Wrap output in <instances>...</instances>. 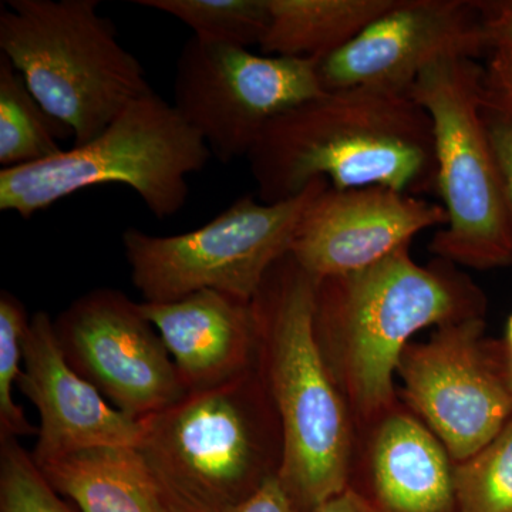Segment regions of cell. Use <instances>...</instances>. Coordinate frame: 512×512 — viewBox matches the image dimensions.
Segmentation results:
<instances>
[{"mask_svg": "<svg viewBox=\"0 0 512 512\" xmlns=\"http://www.w3.org/2000/svg\"><path fill=\"white\" fill-rule=\"evenodd\" d=\"M247 158L265 204L296 197L319 178L338 190L437 191L433 126L407 93L320 94L272 120Z\"/></svg>", "mask_w": 512, "mask_h": 512, "instance_id": "obj_1", "label": "cell"}, {"mask_svg": "<svg viewBox=\"0 0 512 512\" xmlns=\"http://www.w3.org/2000/svg\"><path fill=\"white\" fill-rule=\"evenodd\" d=\"M484 292L457 265L413 261L409 247L345 276L316 281V339L330 375L363 421L394 409V372L429 326L484 318Z\"/></svg>", "mask_w": 512, "mask_h": 512, "instance_id": "obj_2", "label": "cell"}, {"mask_svg": "<svg viewBox=\"0 0 512 512\" xmlns=\"http://www.w3.org/2000/svg\"><path fill=\"white\" fill-rule=\"evenodd\" d=\"M316 281L291 254L272 266L254 306L256 372L278 413V480L296 512H316L349 487L352 427L345 397L316 339Z\"/></svg>", "mask_w": 512, "mask_h": 512, "instance_id": "obj_3", "label": "cell"}, {"mask_svg": "<svg viewBox=\"0 0 512 512\" xmlns=\"http://www.w3.org/2000/svg\"><path fill=\"white\" fill-rule=\"evenodd\" d=\"M138 451L167 512H225L278 476V413L256 367L140 420Z\"/></svg>", "mask_w": 512, "mask_h": 512, "instance_id": "obj_4", "label": "cell"}, {"mask_svg": "<svg viewBox=\"0 0 512 512\" xmlns=\"http://www.w3.org/2000/svg\"><path fill=\"white\" fill-rule=\"evenodd\" d=\"M97 0H8L0 12V55L30 92L89 143L133 103L153 93L143 64L117 39Z\"/></svg>", "mask_w": 512, "mask_h": 512, "instance_id": "obj_5", "label": "cell"}, {"mask_svg": "<svg viewBox=\"0 0 512 512\" xmlns=\"http://www.w3.org/2000/svg\"><path fill=\"white\" fill-rule=\"evenodd\" d=\"M212 157L204 140L156 92L128 104L99 136L42 163L0 170V210L30 220L103 184L131 188L158 218L183 210L188 177Z\"/></svg>", "mask_w": 512, "mask_h": 512, "instance_id": "obj_6", "label": "cell"}, {"mask_svg": "<svg viewBox=\"0 0 512 512\" xmlns=\"http://www.w3.org/2000/svg\"><path fill=\"white\" fill-rule=\"evenodd\" d=\"M484 90L476 59L439 60L410 90L433 126L437 192L448 218L430 252L477 271L512 265V214L481 116Z\"/></svg>", "mask_w": 512, "mask_h": 512, "instance_id": "obj_7", "label": "cell"}, {"mask_svg": "<svg viewBox=\"0 0 512 512\" xmlns=\"http://www.w3.org/2000/svg\"><path fill=\"white\" fill-rule=\"evenodd\" d=\"M329 185L319 178L275 204L244 195L184 234L158 237L128 228L121 242L131 282L147 303L173 302L204 289L252 301L272 266L291 252L303 214Z\"/></svg>", "mask_w": 512, "mask_h": 512, "instance_id": "obj_8", "label": "cell"}, {"mask_svg": "<svg viewBox=\"0 0 512 512\" xmlns=\"http://www.w3.org/2000/svg\"><path fill=\"white\" fill-rule=\"evenodd\" d=\"M323 93L313 60L256 55L197 36L175 64L174 109L224 164L248 157L272 120Z\"/></svg>", "mask_w": 512, "mask_h": 512, "instance_id": "obj_9", "label": "cell"}, {"mask_svg": "<svg viewBox=\"0 0 512 512\" xmlns=\"http://www.w3.org/2000/svg\"><path fill=\"white\" fill-rule=\"evenodd\" d=\"M484 329V318L441 326L429 342L407 346L397 370L414 412L454 463L483 450L512 417L507 348Z\"/></svg>", "mask_w": 512, "mask_h": 512, "instance_id": "obj_10", "label": "cell"}, {"mask_svg": "<svg viewBox=\"0 0 512 512\" xmlns=\"http://www.w3.org/2000/svg\"><path fill=\"white\" fill-rule=\"evenodd\" d=\"M53 323L67 363L127 416L144 419L187 393L141 303L119 289L84 293Z\"/></svg>", "mask_w": 512, "mask_h": 512, "instance_id": "obj_11", "label": "cell"}, {"mask_svg": "<svg viewBox=\"0 0 512 512\" xmlns=\"http://www.w3.org/2000/svg\"><path fill=\"white\" fill-rule=\"evenodd\" d=\"M484 52L490 49L477 0H396L316 69L325 92L366 87L410 94L431 64Z\"/></svg>", "mask_w": 512, "mask_h": 512, "instance_id": "obj_12", "label": "cell"}, {"mask_svg": "<svg viewBox=\"0 0 512 512\" xmlns=\"http://www.w3.org/2000/svg\"><path fill=\"white\" fill-rule=\"evenodd\" d=\"M447 222L443 205L416 195L329 185L303 214L289 254L315 281L355 274Z\"/></svg>", "mask_w": 512, "mask_h": 512, "instance_id": "obj_13", "label": "cell"}, {"mask_svg": "<svg viewBox=\"0 0 512 512\" xmlns=\"http://www.w3.org/2000/svg\"><path fill=\"white\" fill-rule=\"evenodd\" d=\"M18 387L40 416L32 451L36 463L77 448L138 446L140 420L107 402L67 363L57 342L55 323L45 311L30 316Z\"/></svg>", "mask_w": 512, "mask_h": 512, "instance_id": "obj_14", "label": "cell"}, {"mask_svg": "<svg viewBox=\"0 0 512 512\" xmlns=\"http://www.w3.org/2000/svg\"><path fill=\"white\" fill-rule=\"evenodd\" d=\"M173 357L187 392L255 369L258 326L252 301L204 289L173 302H141Z\"/></svg>", "mask_w": 512, "mask_h": 512, "instance_id": "obj_15", "label": "cell"}, {"mask_svg": "<svg viewBox=\"0 0 512 512\" xmlns=\"http://www.w3.org/2000/svg\"><path fill=\"white\" fill-rule=\"evenodd\" d=\"M370 488L380 512H458L453 458L412 414L390 410L376 421Z\"/></svg>", "mask_w": 512, "mask_h": 512, "instance_id": "obj_16", "label": "cell"}, {"mask_svg": "<svg viewBox=\"0 0 512 512\" xmlns=\"http://www.w3.org/2000/svg\"><path fill=\"white\" fill-rule=\"evenodd\" d=\"M36 466L80 512H167L137 447L77 448Z\"/></svg>", "mask_w": 512, "mask_h": 512, "instance_id": "obj_17", "label": "cell"}, {"mask_svg": "<svg viewBox=\"0 0 512 512\" xmlns=\"http://www.w3.org/2000/svg\"><path fill=\"white\" fill-rule=\"evenodd\" d=\"M396 0H268L262 55L319 62L359 35Z\"/></svg>", "mask_w": 512, "mask_h": 512, "instance_id": "obj_18", "label": "cell"}, {"mask_svg": "<svg viewBox=\"0 0 512 512\" xmlns=\"http://www.w3.org/2000/svg\"><path fill=\"white\" fill-rule=\"evenodd\" d=\"M72 137L53 119L26 86L13 64L0 55V165L2 168L42 163L59 156V141Z\"/></svg>", "mask_w": 512, "mask_h": 512, "instance_id": "obj_19", "label": "cell"}, {"mask_svg": "<svg viewBox=\"0 0 512 512\" xmlns=\"http://www.w3.org/2000/svg\"><path fill=\"white\" fill-rule=\"evenodd\" d=\"M137 5L167 13L194 35L224 45H258L269 22L268 0H137Z\"/></svg>", "mask_w": 512, "mask_h": 512, "instance_id": "obj_20", "label": "cell"}, {"mask_svg": "<svg viewBox=\"0 0 512 512\" xmlns=\"http://www.w3.org/2000/svg\"><path fill=\"white\" fill-rule=\"evenodd\" d=\"M458 512H512V417L493 441L456 463Z\"/></svg>", "mask_w": 512, "mask_h": 512, "instance_id": "obj_21", "label": "cell"}, {"mask_svg": "<svg viewBox=\"0 0 512 512\" xmlns=\"http://www.w3.org/2000/svg\"><path fill=\"white\" fill-rule=\"evenodd\" d=\"M30 318L25 306L8 291L0 292V439L37 434L13 400V386L23 372V342Z\"/></svg>", "mask_w": 512, "mask_h": 512, "instance_id": "obj_22", "label": "cell"}, {"mask_svg": "<svg viewBox=\"0 0 512 512\" xmlns=\"http://www.w3.org/2000/svg\"><path fill=\"white\" fill-rule=\"evenodd\" d=\"M0 512H80L47 483L18 439H0Z\"/></svg>", "mask_w": 512, "mask_h": 512, "instance_id": "obj_23", "label": "cell"}, {"mask_svg": "<svg viewBox=\"0 0 512 512\" xmlns=\"http://www.w3.org/2000/svg\"><path fill=\"white\" fill-rule=\"evenodd\" d=\"M481 116L512 214V106L485 89Z\"/></svg>", "mask_w": 512, "mask_h": 512, "instance_id": "obj_24", "label": "cell"}, {"mask_svg": "<svg viewBox=\"0 0 512 512\" xmlns=\"http://www.w3.org/2000/svg\"><path fill=\"white\" fill-rule=\"evenodd\" d=\"M480 8L490 52L512 49V0H487L480 2Z\"/></svg>", "mask_w": 512, "mask_h": 512, "instance_id": "obj_25", "label": "cell"}, {"mask_svg": "<svg viewBox=\"0 0 512 512\" xmlns=\"http://www.w3.org/2000/svg\"><path fill=\"white\" fill-rule=\"evenodd\" d=\"M225 512H296L279 483L278 476L268 481L254 495Z\"/></svg>", "mask_w": 512, "mask_h": 512, "instance_id": "obj_26", "label": "cell"}, {"mask_svg": "<svg viewBox=\"0 0 512 512\" xmlns=\"http://www.w3.org/2000/svg\"><path fill=\"white\" fill-rule=\"evenodd\" d=\"M485 89L512 106V49L491 52V60L485 70Z\"/></svg>", "mask_w": 512, "mask_h": 512, "instance_id": "obj_27", "label": "cell"}, {"mask_svg": "<svg viewBox=\"0 0 512 512\" xmlns=\"http://www.w3.org/2000/svg\"><path fill=\"white\" fill-rule=\"evenodd\" d=\"M316 512H380L362 490L345 488L342 493L320 505Z\"/></svg>", "mask_w": 512, "mask_h": 512, "instance_id": "obj_28", "label": "cell"}, {"mask_svg": "<svg viewBox=\"0 0 512 512\" xmlns=\"http://www.w3.org/2000/svg\"><path fill=\"white\" fill-rule=\"evenodd\" d=\"M505 348H507L508 362H510V375L512 383V315L507 323V339H505Z\"/></svg>", "mask_w": 512, "mask_h": 512, "instance_id": "obj_29", "label": "cell"}]
</instances>
